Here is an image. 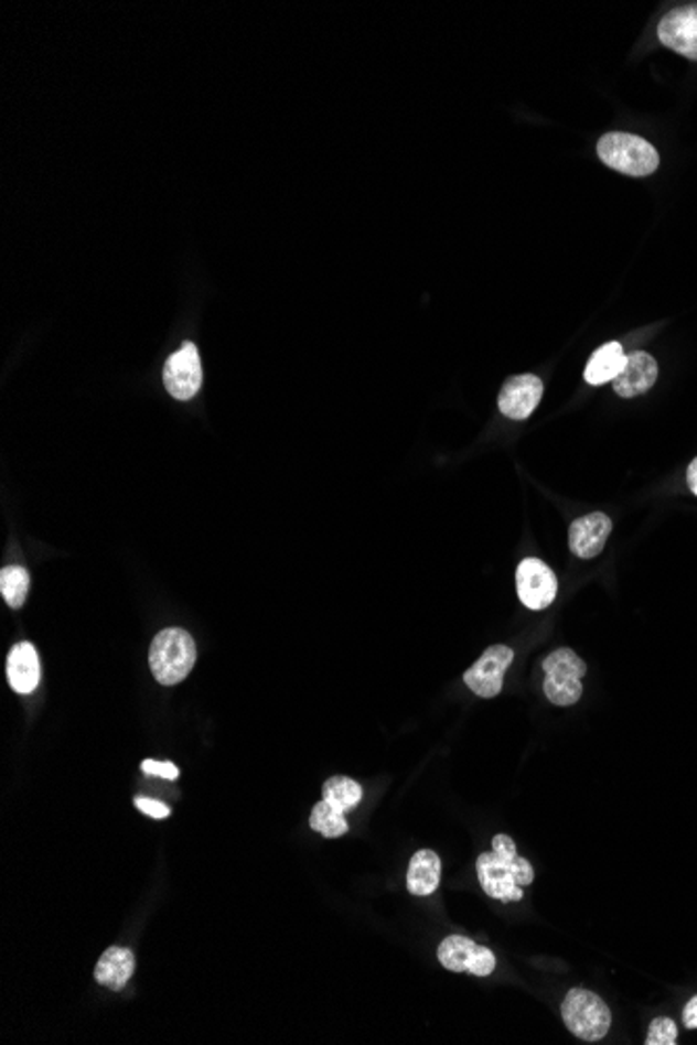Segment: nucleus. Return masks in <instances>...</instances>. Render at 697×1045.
Wrapping results in <instances>:
<instances>
[{
  "instance_id": "nucleus-3",
  "label": "nucleus",
  "mask_w": 697,
  "mask_h": 1045,
  "mask_svg": "<svg viewBox=\"0 0 697 1045\" xmlns=\"http://www.w3.org/2000/svg\"><path fill=\"white\" fill-rule=\"evenodd\" d=\"M598 155L608 168L633 177L654 174L660 165L658 151L654 149V144H650L641 136L626 132L601 136Z\"/></svg>"
},
{
  "instance_id": "nucleus-12",
  "label": "nucleus",
  "mask_w": 697,
  "mask_h": 1045,
  "mask_svg": "<svg viewBox=\"0 0 697 1045\" xmlns=\"http://www.w3.org/2000/svg\"><path fill=\"white\" fill-rule=\"evenodd\" d=\"M612 528L614 524L601 511L582 516L570 526V532H568L570 551L581 560L598 558L605 547L608 537L612 535Z\"/></svg>"
},
{
  "instance_id": "nucleus-13",
  "label": "nucleus",
  "mask_w": 697,
  "mask_h": 1045,
  "mask_svg": "<svg viewBox=\"0 0 697 1045\" xmlns=\"http://www.w3.org/2000/svg\"><path fill=\"white\" fill-rule=\"evenodd\" d=\"M658 380V364L645 351H633L626 355L624 368L614 380V392L624 399L640 397L656 385Z\"/></svg>"
},
{
  "instance_id": "nucleus-22",
  "label": "nucleus",
  "mask_w": 697,
  "mask_h": 1045,
  "mask_svg": "<svg viewBox=\"0 0 697 1045\" xmlns=\"http://www.w3.org/2000/svg\"><path fill=\"white\" fill-rule=\"evenodd\" d=\"M142 773H147L149 776H159V778H168V780H175L178 778V768H175L172 762H156V759H144L140 764Z\"/></svg>"
},
{
  "instance_id": "nucleus-7",
  "label": "nucleus",
  "mask_w": 697,
  "mask_h": 1045,
  "mask_svg": "<svg viewBox=\"0 0 697 1045\" xmlns=\"http://www.w3.org/2000/svg\"><path fill=\"white\" fill-rule=\"evenodd\" d=\"M512 661L514 649H510L507 645L489 647L483 656L474 661V666L465 670L464 682L468 689L483 699L500 696L504 689L505 670L512 666Z\"/></svg>"
},
{
  "instance_id": "nucleus-6",
  "label": "nucleus",
  "mask_w": 697,
  "mask_h": 1045,
  "mask_svg": "<svg viewBox=\"0 0 697 1045\" xmlns=\"http://www.w3.org/2000/svg\"><path fill=\"white\" fill-rule=\"evenodd\" d=\"M437 956H439V962L451 972L489 977L497 968V958L491 949L479 946L476 941L462 935H451L443 939Z\"/></svg>"
},
{
  "instance_id": "nucleus-21",
  "label": "nucleus",
  "mask_w": 697,
  "mask_h": 1045,
  "mask_svg": "<svg viewBox=\"0 0 697 1045\" xmlns=\"http://www.w3.org/2000/svg\"><path fill=\"white\" fill-rule=\"evenodd\" d=\"M677 1037L678 1026L675 1025V1021L666 1019V1016H660V1019L652 1021L645 1045H675L677 1044Z\"/></svg>"
},
{
  "instance_id": "nucleus-17",
  "label": "nucleus",
  "mask_w": 697,
  "mask_h": 1045,
  "mask_svg": "<svg viewBox=\"0 0 697 1045\" xmlns=\"http://www.w3.org/2000/svg\"><path fill=\"white\" fill-rule=\"evenodd\" d=\"M626 353L620 343H608L598 348L587 368H585V380L593 387H601L605 383H614L619 378L620 371L624 368Z\"/></svg>"
},
{
  "instance_id": "nucleus-4",
  "label": "nucleus",
  "mask_w": 697,
  "mask_h": 1045,
  "mask_svg": "<svg viewBox=\"0 0 697 1045\" xmlns=\"http://www.w3.org/2000/svg\"><path fill=\"white\" fill-rule=\"evenodd\" d=\"M562 1019L575 1037L589 1044L603 1039L612 1026L610 1008L598 993L582 988L570 989L564 998Z\"/></svg>"
},
{
  "instance_id": "nucleus-11",
  "label": "nucleus",
  "mask_w": 697,
  "mask_h": 1045,
  "mask_svg": "<svg viewBox=\"0 0 697 1045\" xmlns=\"http://www.w3.org/2000/svg\"><path fill=\"white\" fill-rule=\"evenodd\" d=\"M543 397V380L535 374H523L505 380L500 392V411L505 418L523 422L530 418Z\"/></svg>"
},
{
  "instance_id": "nucleus-16",
  "label": "nucleus",
  "mask_w": 697,
  "mask_h": 1045,
  "mask_svg": "<svg viewBox=\"0 0 697 1045\" xmlns=\"http://www.w3.org/2000/svg\"><path fill=\"white\" fill-rule=\"evenodd\" d=\"M441 883V858L430 850L414 853L407 869V891L411 895H430Z\"/></svg>"
},
{
  "instance_id": "nucleus-24",
  "label": "nucleus",
  "mask_w": 697,
  "mask_h": 1045,
  "mask_svg": "<svg viewBox=\"0 0 697 1045\" xmlns=\"http://www.w3.org/2000/svg\"><path fill=\"white\" fill-rule=\"evenodd\" d=\"M683 1025L687 1028H697V995L691 998L683 1010Z\"/></svg>"
},
{
  "instance_id": "nucleus-25",
  "label": "nucleus",
  "mask_w": 697,
  "mask_h": 1045,
  "mask_svg": "<svg viewBox=\"0 0 697 1045\" xmlns=\"http://www.w3.org/2000/svg\"><path fill=\"white\" fill-rule=\"evenodd\" d=\"M687 484H689V491L697 495V457L687 467Z\"/></svg>"
},
{
  "instance_id": "nucleus-14",
  "label": "nucleus",
  "mask_w": 697,
  "mask_h": 1045,
  "mask_svg": "<svg viewBox=\"0 0 697 1045\" xmlns=\"http://www.w3.org/2000/svg\"><path fill=\"white\" fill-rule=\"evenodd\" d=\"M7 680L13 691L28 696L40 682V659L36 647L28 640L18 643L7 658Z\"/></svg>"
},
{
  "instance_id": "nucleus-20",
  "label": "nucleus",
  "mask_w": 697,
  "mask_h": 1045,
  "mask_svg": "<svg viewBox=\"0 0 697 1045\" xmlns=\"http://www.w3.org/2000/svg\"><path fill=\"white\" fill-rule=\"evenodd\" d=\"M30 591V574L25 568L9 565L0 572V593L11 607H21Z\"/></svg>"
},
{
  "instance_id": "nucleus-15",
  "label": "nucleus",
  "mask_w": 697,
  "mask_h": 1045,
  "mask_svg": "<svg viewBox=\"0 0 697 1045\" xmlns=\"http://www.w3.org/2000/svg\"><path fill=\"white\" fill-rule=\"evenodd\" d=\"M135 954L126 948H109L98 960L95 979L103 988L119 991L135 974Z\"/></svg>"
},
{
  "instance_id": "nucleus-18",
  "label": "nucleus",
  "mask_w": 697,
  "mask_h": 1045,
  "mask_svg": "<svg viewBox=\"0 0 697 1045\" xmlns=\"http://www.w3.org/2000/svg\"><path fill=\"white\" fill-rule=\"evenodd\" d=\"M322 795V799L329 801L332 808L347 814L360 806V801L364 799V789L357 780L349 776H332L324 783Z\"/></svg>"
},
{
  "instance_id": "nucleus-9",
  "label": "nucleus",
  "mask_w": 697,
  "mask_h": 1045,
  "mask_svg": "<svg viewBox=\"0 0 697 1045\" xmlns=\"http://www.w3.org/2000/svg\"><path fill=\"white\" fill-rule=\"evenodd\" d=\"M163 383L170 395L180 401H189L199 392L203 383V368L193 343H186L168 359L163 368Z\"/></svg>"
},
{
  "instance_id": "nucleus-1",
  "label": "nucleus",
  "mask_w": 697,
  "mask_h": 1045,
  "mask_svg": "<svg viewBox=\"0 0 697 1045\" xmlns=\"http://www.w3.org/2000/svg\"><path fill=\"white\" fill-rule=\"evenodd\" d=\"M476 874L484 893L497 902H521L524 887L535 881L530 862L518 855L514 839L507 834H495L493 852L476 858Z\"/></svg>"
},
{
  "instance_id": "nucleus-8",
  "label": "nucleus",
  "mask_w": 697,
  "mask_h": 1045,
  "mask_svg": "<svg viewBox=\"0 0 697 1045\" xmlns=\"http://www.w3.org/2000/svg\"><path fill=\"white\" fill-rule=\"evenodd\" d=\"M518 597L528 610H545L558 595V579L547 563L537 558H526L516 570Z\"/></svg>"
},
{
  "instance_id": "nucleus-5",
  "label": "nucleus",
  "mask_w": 697,
  "mask_h": 1045,
  "mask_svg": "<svg viewBox=\"0 0 697 1045\" xmlns=\"http://www.w3.org/2000/svg\"><path fill=\"white\" fill-rule=\"evenodd\" d=\"M543 693L560 708L575 705L582 696L587 664L572 649L560 647L543 659Z\"/></svg>"
},
{
  "instance_id": "nucleus-19",
  "label": "nucleus",
  "mask_w": 697,
  "mask_h": 1045,
  "mask_svg": "<svg viewBox=\"0 0 697 1045\" xmlns=\"http://www.w3.org/2000/svg\"><path fill=\"white\" fill-rule=\"evenodd\" d=\"M310 827L313 831L329 837V839H336V837H343L347 834L349 825L347 818H345V812L332 808L329 801H320L318 806H313L311 810Z\"/></svg>"
},
{
  "instance_id": "nucleus-23",
  "label": "nucleus",
  "mask_w": 697,
  "mask_h": 1045,
  "mask_svg": "<svg viewBox=\"0 0 697 1045\" xmlns=\"http://www.w3.org/2000/svg\"><path fill=\"white\" fill-rule=\"evenodd\" d=\"M135 806L138 808V810H140V812L147 814V816H151V818H157V820H161V818H168L170 812H172V810H170L165 804L156 801V799H149V797H136Z\"/></svg>"
},
{
  "instance_id": "nucleus-10",
  "label": "nucleus",
  "mask_w": 697,
  "mask_h": 1045,
  "mask_svg": "<svg viewBox=\"0 0 697 1045\" xmlns=\"http://www.w3.org/2000/svg\"><path fill=\"white\" fill-rule=\"evenodd\" d=\"M658 39L680 57L697 61V4L666 13L658 23Z\"/></svg>"
},
{
  "instance_id": "nucleus-2",
  "label": "nucleus",
  "mask_w": 697,
  "mask_h": 1045,
  "mask_svg": "<svg viewBox=\"0 0 697 1045\" xmlns=\"http://www.w3.org/2000/svg\"><path fill=\"white\" fill-rule=\"evenodd\" d=\"M196 661V645L193 637L182 628H165L157 635L149 664L156 675L157 682L163 687H174L191 675Z\"/></svg>"
}]
</instances>
